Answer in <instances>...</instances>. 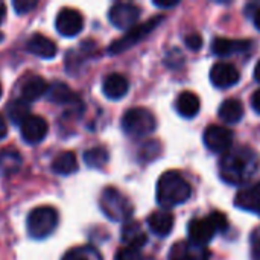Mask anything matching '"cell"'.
Returning a JSON list of instances; mask_svg holds the SVG:
<instances>
[{"label":"cell","instance_id":"e0dca14e","mask_svg":"<svg viewBox=\"0 0 260 260\" xmlns=\"http://www.w3.org/2000/svg\"><path fill=\"white\" fill-rule=\"evenodd\" d=\"M26 50L29 53H34V55L40 56V58L50 59V58H53L56 55V44L50 38H47V37H44L41 34H35L27 40Z\"/></svg>","mask_w":260,"mask_h":260},{"label":"cell","instance_id":"f1b7e54d","mask_svg":"<svg viewBox=\"0 0 260 260\" xmlns=\"http://www.w3.org/2000/svg\"><path fill=\"white\" fill-rule=\"evenodd\" d=\"M160 149H161V148H160V143H158V142H155V140L148 142V143L143 145L142 152H140V157L145 158V160H154L155 157H158Z\"/></svg>","mask_w":260,"mask_h":260},{"label":"cell","instance_id":"836d02e7","mask_svg":"<svg viewBox=\"0 0 260 260\" xmlns=\"http://www.w3.org/2000/svg\"><path fill=\"white\" fill-rule=\"evenodd\" d=\"M251 107H253V110H254L256 113H259L260 114V90L254 91V94H253V98H251Z\"/></svg>","mask_w":260,"mask_h":260},{"label":"cell","instance_id":"ba28073f","mask_svg":"<svg viewBox=\"0 0 260 260\" xmlns=\"http://www.w3.org/2000/svg\"><path fill=\"white\" fill-rule=\"evenodd\" d=\"M108 18L117 29H133L140 18V8L133 3H116L110 8Z\"/></svg>","mask_w":260,"mask_h":260},{"label":"cell","instance_id":"484cf974","mask_svg":"<svg viewBox=\"0 0 260 260\" xmlns=\"http://www.w3.org/2000/svg\"><path fill=\"white\" fill-rule=\"evenodd\" d=\"M84 161L88 168H94V169H101L107 165L108 161V152L105 148L102 146H96V148H90L84 152Z\"/></svg>","mask_w":260,"mask_h":260},{"label":"cell","instance_id":"74e56055","mask_svg":"<svg viewBox=\"0 0 260 260\" xmlns=\"http://www.w3.org/2000/svg\"><path fill=\"white\" fill-rule=\"evenodd\" d=\"M254 24H256V27L260 30V6L257 8V11L254 12Z\"/></svg>","mask_w":260,"mask_h":260},{"label":"cell","instance_id":"f546056e","mask_svg":"<svg viewBox=\"0 0 260 260\" xmlns=\"http://www.w3.org/2000/svg\"><path fill=\"white\" fill-rule=\"evenodd\" d=\"M116 260H145L142 253L137 248H129V247H123L117 251Z\"/></svg>","mask_w":260,"mask_h":260},{"label":"cell","instance_id":"ab89813d","mask_svg":"<svg viewBox=\"0 0 260 260\" xmlns=\"http://www.w3.org/2000/svg\"><path fill=\"white\" fill-rule=\"evenodd\" d=\"M2 93H3V88H2V84H0V98H2Z\"/></svg>","mask_w":260,"mask_h":260},{"label":"cell","instance_id":"7c38bea8","mask_svg":"<svg viewBox=\"0 0 260 260\" xmlns=\"http://www.w3.org/2000/svg\"><path fill=\"white\" fill-rule=\"evenodd\" d=\"M209 257L207 248L192 241L177 242L169 253V260H209Z\"/></svg>","mask_w":260,"mask_h":260},{"label":"cell","instance_id":"8fae6325","mask_svg":"<svg viewBox=\"0 0 260 260\" xmlns=\"http://www.w3.org/2000/svg\"><path fill=\"white\" fill-rule=\"evenodd\" d=\"M21 137L29 145H37L44 140L49 131L47 122L41 116L30 114L21 125Z\"/></svg>","mask_w":260,"mask_h":260},{"label":"cell","instance_id":"7a4b0ae2","mask_svg":"<svg viewBox=\"0 0 260 260\" xmlns=\"http://www.w3.org/2000/svg\"><path fill=\"white\" fill-rule=\"evenodd\" d=\"M192 187L177 171L165 172L157 183V203L165 209L177 207L190 198Z\"/></svg>","mask_w":260,"mask_h":260},{"label":"cell","instance_id":"9c48e42d","mask_svg":"<svg viewBox=\"0 0 260 260\" xmlns=\"http://www.w3.org/2000/svg\"><path fill=\"white\" fill-rule=\"evenodd\" d=\"M204 143L209 151L216 154H225L232 149L233 133L219 125H210L204 131Z\"/></svg>","mask_w":260,"mask_h":260},{"label":"cell","instance_id":"83f0119b","mask_svg":"<svg viewBox=\"0 0 260 260\" xmlns=\"http://www.w3.org/2000/svg\"><path fill=\"white\" fill-rule=\"evenodd\" d=\"M21 160H20V155L14 151H8V152H3L0 155V168L3 171H15L18 166H20Z\"/></svg>","mask_w":260,"mask_h":260},{"label":"cell","instance_id":"4fadbf2b","mask_svg":"<svg viewBox=\"0 0 260 260\" xmlns=\"http://www.w3.org/2000/svg\"><path fill=\"white\" fill-rule=\"evenodd\" d=\"M241 79L238 69L230 62H216L210 70V81L218 88H230Z\"/></svg>","mask_w":260,"mask_h":260},{"label":"cell","instance_id":"9a60e30c","mask_svg":"<svg viewBox=\"0 0 260 260\" xmlns=\"http://www.w3.org/2000/svg\"><path fill=\"white\" fill-rule=\"evenodd\" d=\"M49 90V84L44 78L41 76H29L23 81V85L20 88L21 93V99L26 102H34L38 101L41 96H44Z\"/></svg>","mask_w":260,"mask_h":260},{"label":"cell","instance_id":"44dd1931","mask_svg":"<svg viewBox=\"0 0 260 260\" xmlns=\"http://www.w3.org/2000/svg\"><path fill=\"white\" fill-rule=\"evenodd\" d=\"M200 105H201L200 98L192 91L180 93L177 98V102H175V108H177L178 114L186 117V119L195 117L200 111Z\"/></svg>","mask_w":260,"mask_h":260},{"label":"cell","instance_id":"5b68a950","mask_svg":"<svg viewBox=\"0 0 260 260\" xmlns=\"http://www.w3.org/2000/svg\"><path fill=\"white\" fill-rule=\"evenodd\" d=\"M58 212L53 207L41 206L34 209L26 219V229L30 238L34 239H46L50 236L58 227Z\"/></svg>","mask_w":260,"mask_h":260},{"label":"cell","instance_id":"d590c367","mask_svg":"<svg viewBox=\"0 0 260 260\" xmlns=\"http://www.w3.org/2000/svg\"><path fill=\"white\" fill-rule=\"evenodd\" d=\"M154 5L158 6V8H174V6L178 5V2L177 0L175 2H154Z\"/></svg>","mask_w":260,"mask_h":260},{"label":"cell","instance_id":"1f68e13d","mask_svg":"<svg viewBox=\"0 0 260 260\" xmlns=\"http://www.w3.org/2000/svg\"><path fill=\"white\" fill-rule=\"evenodd\" d=\"M250 244H251V259L260 260V227H257L251 233Z\"/></svg>","mask_w":260,"mask_h":260},{"label":"cell","instance_id":"603a6c76","mask_svg":"<svg viewBox=\"0 0 260 260\" xmlns=\"http://www.w3.org/2000/svg\"><path fill=\"white\" fill-rule=\"evenodd\" d=\"M218 114L225 123H238L244 117V105L239 99H227L221 104Z\"/></svg>","mask_w":260,"mask_h":260},{"label":"cell","instance_id":"2e32d148","mask_svg":"<svg viewBox=\"0 0 260 260\" xmlns=\"http://www.w3.org/2000/svg\"><path fill=\"white\" fill-rule=\"evenodd\" d=\"M235 204L242 210H248L256 215H260V183L239 190Z\"/></svg>","mask_w":260,"mask_h":260},{"label":"cell","instance_id":"cb8c5ba5","mask_svg":"<svg viewBox=\"0 0 260 260\" xmlns=\"http://www.w3.org/2000/svg\"><path fill=\"white\" fill-rule=\"evenodd\" d=\"M76 169H78V160H76L75 152H72V151H66V152L59 154L52 161V171L59 175H70V174L76 172Z\"/></svg>","mask_w":260,"mask_h":260},{"label":"cell","instance_id":"277c9868","mask_svg":"<svg viewBox=\"0 0 260 260\" xmlns=\"http://www.w3.org/2000/svg\"><path fill=\"white\" fill-rule=\"evenodd\" d=\"M99 206H101V210L104 212V215L108 219L116 221V222L129 221V218L133 216V212H134L131 201L116 187H107L102 190Z\"/></svg>","mask_w":260,"mask_h":260},{"label":"cell","instance_id":"f35d334b","mask_svg":"<svg viewBox=\"0 0 260 260\" xmlns=\"http://www.w3.org/2000/svg\"><path fill=\"white\" fill-rule=\"evenodd\" d=\"M254 78L257 82H260V61L256 64V69H254Z\"/></svg>","mask_w":260,"mask_h":260},{"label":"cell","instance_id":"d4e9b609","mask_svg":"<svg viewBox=\"0 0 260 260\" xmlns=\"http://www.w3.org/2000/svg\"><path fill=\"white\" fill-rule=\"evenodd\" d=\"M62 260H102L101 253L91 245H81L69 250Z\"/></svg>","mask_w":260,"mask_h":260},{"label":"cell","instance_id":"7402d4cb","mask_svg":"<svg viewBox=\"0 0 260 260\" xmlns=\"http://www.w3.org/2000/svg\"><path fill=\"white\" fill-rule=\"evenodd\" d=\"M47 99L53 104H59V105H64V104H79V99L78 96L64 84V82H55L52 85H49V90L46 93Z\"/></svg>","mask_w":260,"mask_h":260},{"label":"cell","instance_id":"52a82bcc","mask_svg":"<svg viewBox=\"0 0 260 260\" xmlns=\"http://www.w3.org/2000/svg\"><path fill=\"white\" fill-rule=\"evenodd\" d=\"M160 21H161V15L154 17V18L148 20V21L143 23V24H136L133 29H129V30L126 32L125 37H122L120 40L111 43V46L108 47V52H110L111 55H116V53H120V52L128 50L129 47H133L134 44H137L140 40H143V38H145V37H146V35H148Z\"/></svg>","mask_w":260,"mask_h":260},{"label":"cell","instance_id":"3957f363","mask_svg":"<svg viewBox=\"0 0 260 260\" xmlns=\"http://www.w3.org/2000/svg\"><path fill=\"white\" fill-rule=\"evenodd\" d=\"M229 229V221L227 216L222 215L221 212H212L206 218H195L189 222L187 232H189V241L204 245L210 242L216 233L225 232Z\"/></svg>","mask_w":260,"mask_h":260},{"label":"cell","instance_id":"8992f818","mask_svg":"<svg viewBox=\"0 0 260 260\" xmlns=\"http://www.w3.org/2000/svg\"><path fill=\"white\" fill-rule=\"evenodd\" d=\"M157 122L154 114L146 108H131L122 117V128L129 137L139 139L155 131Z\"/></svg>","mask_w":260,"mask_h":260},{"label":"cell","instance_id":"30bf717a","mask_svg":"<svg viewBox=\"0 0 260 260\" xmlns=\"http://www.w3.org/2000/svg\"><path fill=\"white\" fill-rule=\"evenodd\" d=\"M55 24H56V30L62 37L70 38V37H76L78 34H81L84 27V18L76 9L64 8L56 15Z\"/></svg>","mask_w":260,"mask_h":260},{"label":"cell","instance_id":"4316f807","mask_svg":"<svg viewBox=\"0 0 260 260\" xmlns=\"http://www.w3.org/2000/svg\"><path fill=\"white\" fill-rule=\"evenodd\" d=\"M8 114H9V119L12 123L15 125H21L29 116H30V111H29V104L23 99H17L14 102L9 104L8 107Z\"/></svg>","mask_w":260,"mask_h":260},{"label":"cell","instance_id":"8d00e7d4","mask_svg":"<svg viewBox=\"0 0 260 260\" xmlns=\"http://www.w3.org/2000/svg\"><path fill=\"white\" fill-rule=\"evenodd\" d=\"M5 15H6V6L3 2H0V23L5 20Z\"/></svg>","mask_w":260,"mask_h":260},{"label":"cell","instance_id":"6da1fadb","mask_svg":"<svg viewBox=\"0 0 260 260\" xmlns=\"http://www.w3.org/2000/svg\"><path fill=\"white\" fill-rule=\"evenodd\" d=\"M259 155L250 146H236L219 160L221 178L233 186L250 181L259 169Z\"/></svg>","mask_w":260,"mask_h":260},{"label":"cell","instance_id":"e575fe53","mask_svg":"<svg viewBox=\"0 0 260 260\" xmlns=\"http://www.w3.org/2000/svg\"><path fill=\"white\" fill-rule=\"evenodd\" d=\"M8 134V125L3 119V116H0V140H3Z\"/></svg>","mask_w":260,"mask_h":260},{"label":"cell","instance_id":"d6a6232c","mask_svg":"<svg viewBox=\"0 0 260 260\" xmlns=\"http://www.w3.org/2000/svg\"><path fill=\"white\" fill-rule=\"evenodd\" d=\"M184 43L190 50H200L203 46V38L200 34H190L184 38Z\"/></svg>","mask_w":260,"mask_h":260},{"label":"cell","instance_id":"60d3db41","mask_svg":"<svg viewBox=\"0 0 260 260\" xmlns=\"http://www.w3.org/2000/svg\"><path fill=\"white\" fill-rule=\"evenodd\" d=\"M2 38H3V34H0V41H2Z\"/></svg>","mask_w":260,"mask_h":260},{"label":"cell","instance_id":"d6986e66","mask_svg":"<svg viewBox=\"0 0 260 260\" xmlns=\"http://www.w3.org/2000/svg\"><path fill=\"white\" fill-rule=\"evenodd\" d=\"M148 225H149L151 232L155 236L165 238V236H168L172 232L174 216H172V213H169L166 210H157V212H154V213L149 215Z\"/></svg>","mask_w":260,"mask_h":260},{"label":"cell","instance_id":"4dcf8cb0","mask_svg":"<svg viewBox=\"0 0 260 260\" xmlns=\"http://www.w3.org/2000/svg\"><path fill=\"white\" fill-rule=\"evenodd\" d=\"M37 2L35 0H15L14 3H12V6H14V9L17 11V14H27V12H30L32 9H35L37 8Z\"/></svg>","mask_w":260,"mask_h":260},{"label":"cell","instance_id":"ac0fdd59","mask_svg":"<svg viewBox=\"0 0 260 260\" xmlns=\"http://www.w3.org/2000/svg\"><path fill=\"white\" fill-rule=\"evenodd\" d=\"M122 242L125 247L129 248H142L148 242V235L142 229V225L136 221H126L125 225L122 227Z\"/></svg>","mask_w":260,"mask_h":260},{"label":"cell","instance_id":"ffe728a7","mask_svg":"<svg viewBox=\"0 0 260 260\" xmlns=\"http://www.w3.org/2000/svg\"><path fill=\"white\" fill-rule=\"evenodd\" d=\"M251 46L247 40H229V38H215L212 44V50L218 56H229L233 53L245 52Z\"/></svg>","mask_w":260,"mask_h":260},{"label":"cell","instance_id":"5bb4252c","mask_svg":"<svg viewBox=\"0 0 260 260\" xmlns=\"http://www.w3.org/2000/svg\"><path fill=\"white\" fill-rule=\"evenodd\" d=\"M129 90V82L128 79L120 75V73H111L108 76H105L104 82H102V91L108 99H122Z\"/></svg>","mask_w":260,"mask_h":260}]
</instances>
